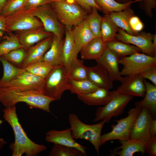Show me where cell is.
I'll use <instances>...</instances> for the list:
<instances>
[{"label": "cell", "mask_w": 156, "mask_h": 156, "mask_svg": "<svg viewBox=\"0 0 156 156\" xmlns=\"http://www.w3.org/2000/svg\"><path fill=\"white\" fill-rule=\"evenodd\" d=\"M3 112L4 119L11 126L14 134V142L10 145L12 156L24 154L36 156L46 149L45 146L35 143L28 137L19 122L16 106L5 107Z\"/></svg>", "instance_id": "obj_1"}, {"label": "cell", "mask_w": 156, "mask_h": 156, "mask_svg": "<svg viewBox=\"0 0 156 156\" xmlns=\"http://www.w3.org/2000/svg\"><path fill=\"white\" fill-rule=\"evenodd\" d=\"M88 79L99 88L109 90L113 88V81L107 70L101 65L88 67Z\"/></svg>", "instance_id": "obj_18"}, {"label": "cell", "mask_w": 156, "mask_h": 156, "mask_svg": "<svg viewBox=\"0 0 156 156\" xmlns=\"http://www.w3.org/2000/svg\"><path fill=\"white\" fill-rule=\"evenodd\" d=\"M144 79L139 74L126 76L116 90L122 94L144 97L146 92Z\"/></svg>", "instance_id": "obj_14"}, {"label": "cell", "mask_w": 156, "mask_h": 156, "mask_svg": "<svg viewBox=\"0 0 156 156\" xmlns=\"http://www.w3.org/2000/svg\"><path fill=\"white\" fill-rule=\"evenodd\" d=\"M152 116L147 108L141 109L133 125L129 138L140 140L144 144L151 137L149 127Z\"/></svg>", "instance_id": "obj_13"}, {"label": "cell", "mask_w": 156, "mask_h": 156, "mask_svg": "<svg viewBox=\"0 0 156 156\" xmlns=\"http://www.w3.org/2000/svg\"><path fill=\"white\" fill-rule=\"evenodd\" d=\"M60 22L65 29L73 26L85 18L88 12L73 0L53 1L50 3Z\"/></svg>", "instance_id": "obj_4"}, {"label": "cell", "mask_w": 156, "mask_h": 156, "mask_svg": "<svg viewBox=\"0 0 156 156\" xmlns=\"http://www.w3.org/2000/svg\"><path fill=\"white\" fill-rule=\"evenodd\" d=\"M119 63L123 66L121 76L135 75L156 66V57L137 53L120 58Z\"/></svg>", "instance_id": "obj_7"}, {"label": "cell", "mask_w": 156, "mask_h": 156, "mask_svg": "<svg viewBox=\"0 0 156 156\" xmlns=\"http://www.w3.org/2000/svg\"><path fill=\"white\" fill-rule=\"evenodd\" d=\"M145 150L149 155H156V135L151 137L145 144Z\"/></svg>", "instance_id": "obj_43"}, {"label": "cell", "mask_w": 156, "mask_h": 156, "mask_svg": "<svg viewBox=\"0 0 156 156\" xmlns=\"http://www.w3.org/2000/svg\"><path fill=\"white\" fill-rule=\"evenodd\" d=\"M99 88L88 79L78 80L68 79L66 85V90L77 95L90 93Z\"/></svg>", "instance_id": "obj_29"}, {"label": "cell", "mask_w": 156, "mask_h": 156, "mask_svg": "<svg viewBox=\"0 0 156 156\" xmlns=\"http://www.w3.org/2000/svg\"><path fill=\"white\" fill-rule=\"evenodd\" d=\"M51 0H25V8L28 9H34L52 2Z\"/></svg>", "instance_id": "obj_44"}, {"label": "cell", "mask_w": 156, "mask_h": 156, "mask_svg": "<svg viewBox=\"0 0 156 156\" xmlns=\"http://www.w3.org/2000/svg\"><path fill=\"white\" fill-rule=\"evenodd\" d=\"M149 132L151 137L156 135V119L151 120L150 127Z\"/></svg>", "instance_id": "obj_46"}, {"label": "cell", "mask_w": 156, "mask_h": 156, "mask_svg": "<svg viewBox=\"0 0 156 156\" xmlns=\"http://www.w3.org/2000/svg\"><path fill=\"white\" fill-rule=\"evenodd\" d=\"M72 30L65 29V36L62 48V64L68 72L74 58L77 56Z\"/></svg>", "instance_id": "obj_26"}, {"label": "cell", "mask_w": 156, "mask_h": 156, "mask_svg": "<svg viewBox=\"0 0 156 156\" xmlns=\"http://www.w3.org/2000/svg\"><path fill=\"white\" fill-rule=\"evenodd\" d=\"M4 32L2 31H0V37L1 38L3 36Z\"/></svg>", "instance_id": "obj_52"}, {"label": "cell", "mask_w": 156, "mask_h": 156, "mask_svg": "<svg viewBox=\"0 0 156 156\" xmlns=\"http://www.w3.org/2000/svg\"><path fill=\"white\" fill-rule=\"evenodd\" d=\"M68 78L75 80H83L88 79V67L83 64V61L75 57L67 72Z\"/></svg>", "instance_id": "obj_31"}, {"label": "cell", "mask_w": 156, "mask_h": 156, "mask_svg": "<svg viewBox=\"0 0 156 156\" xmlns=\"http://www.w3.org/2000/svg\"><path fill=\"white\" fill-rule=\"evenodd\" d=\"M139 5L140 8L144 11L147 16L152 17V11L156 7V0H141L139 2Z\"/></svg>", "instance_id": "obj_40"}, {"label": "cell", "mask_w": 156, "mask_h": 156, "mask_svg": "<svg viewBox=\"0 0 156 156\" xmlns=\"http://www.w3.org/2000/svg\"><path fill=\"white\" fill-rule=\"evenodd\" d=\"M119 28L109 14H105L103 17L101 25V38L105 42L116 40Z\"/></svg>", "instance_id": "obj_30"}, {"label": "cell", "mask_w": 156, "mask_h": 156, "mask_svg": "<svg viewBox=\"0 0 156 156\" xmlns=\"http://www.w3.org/2000/svg\"><path fill=\"white\" fill-rule=\"evenodd\" d=\"M1 37H0V41H1Z\"/></svg>", "instance_id": "obj_54"}, {"label": "cell", "mask_w": 156, "mask_h": 156, "mask_svg": "<svg viewBox=\"0 0 156 156\" xmlns=\"http://www.w3.org/2000/svg\"><path fill=\"white\" fill-rule=\"evenodd\" d=\"M133 0H116L118 2L120 3H127L131 2Z\"/></svg>", "instance_id": "obj_50"}, {"label": "cell", "mask_w": 156, "mask_h": 156, "mask_svg": "<svg viewBox=\"0 0 156 156\" xmlns=\"http://www.w3.org/2000/svg\"><path fill=\"white\" fill-rule=\"evenodd\" d=\"M141 110L136 107L131 109L128 111L127 116L115 120L117 124L112 125V130L101 135L100 141L101 146L110 140L129 139L133 124Z\"/></svg>", "instance_id": "obj_8"}, {"label": "cell", "mask_w": 156, "mask_h": 156, "mask_svg": "<svg viewBox=\"0 0 156 156\" xmlns=\"http://www.w3.org/2000/svg\"><path fill=\"white\" fill-rule=\"evenodd\" d=\"M118 92L116 90L110 91L100 88L90 93L77 94V97L88 105L100 106L106 104Z\"/></svg>", "instance_id": "obj_16"}, {"label": "cell", "mask_w": 156, "mask_h": 156, "mask_svg": "<svg viewBox=\"0 0 156 156\" xmlns=\"http://www.w3.org/2000/svg\"><path fill=\"white\" fill-rule=\"evenodd\" d=\"M7 0H0V15H1L3 8Z\"/></svg>", "instance_id": "obj_49"}, {"label": "cell", "mask_w": 156, "mask_h": 156, "mask_svg": "<svg viewBox=\"0 0 156 156\" xmlns=\"http://www.w3.org/2000/svg\"><path fill=\"white\" fill-rule=\"evenodd\" d=\"M21 47H23L19 42L17 35L12 34L7 36L4 41L0 43V57L14 49Z\"/></svg>", "instance_id": "obj_38"}, {"label": "cell", "mask_w": 156, "mask_h": 156, "mask_svg": "<svg viewBox=\"0 0 156 156\" xmlns=\"http://www.w3.org/2000/svg\"><path fill=\"white\" fill-rule=\"evenodd\" d=\"M45 139L47 142L73 147L86 154V148L76 141L70 128L62 131L49 130L46 134Z\"/></svg>", "instance_id": "obj_15"}, {"label": "cell", "mask_w": 156, "mask_h": 156, "mask_svg": "<svg viewBox=\"0 0 156 156\" xmlns=\"http://www.w3.org/2000/svg\"><path fill=\"white\" fill-rule=\"evenodd\" d=\"M119 140L121 146L112 151L111 155L132 156L137 152H140L142 154L145 153V144L140 140L129 138Z\"/></svg>", "instance_id": "obj_23"}, {"label": "cell", "mask_w": 156, "mask_h": 156, "mask_svg": "<svg viewBox=\"0 0 156 156\" xmlns=\"http://www.w3.org/2000/svg\"><path fill=\"white\" fill-rule=\"evenodd\" d=\"M74 26L72 33L76 53L78 55L82 48L95 37L90 29L86 18Z\"/></svg>", "instance_id": "obj_21"}, {"label": "cell", "mask_w": 156, "mask_h": 156, "mask_svg": "<svg viewBox=\"0 0 156 156\" xmlns=\"http://www.w3.org/2000/svg\"><path fill=\"white\" fill-rule=\"evenodd\" d=\"M96 3L102 9L105 14H109L113 12L122 11L131 7L132 4L139 2L141 0H134L125 3H119L115 0H95Z\"/></svg>", "instance_id": "obj_32"}, {"label": "cell", "mask_w": 156, "mask_h": 156, "mask_svg": "<svg viewBox=\"0 0 156 156\" xmlns=\"http://www.w3.org/2000/svg\"><path fill=\"white\" fill-rule=\"evenodd\" d=\"M102 18L103 17L98 13V9L95 8H93L85 18L90 29L95 37H101Z\"/></svg>", "instance_id": "obj_34"}, {"label": "cell", "mask_w": 156, "mask_h": 156, "mask_svg": "<svg viewBox=\"0 0 156 156\" xmlns=\"http://www.w3.org/2000/svg\"><path fill=\"white\" fill-rule=\"evenodd\" d=\"M68 79L67 71L63 64L54 66L44 79L42 94L55 101L60 100L66 90Z\"/></svg>", "instance_id": "obj_5"}, {"label": "cell", "mask_w": 156, "mask_h": 156, "mask_svg": "<svg viewBox=\"0 0 156 156\" xmlns=\"http://www.w3.org/2000/svg\"><path fill=\"white\" fill-rule=\"evenodd\" d=\"M105 48L116 53L120 59L142 51L139 47L127 44L116 39L105 42Z\"/></svg>", "instance_id": "obj_28"}, {"label": "cell", "mask_w": 156, "mask_h": 156, "mask_svg": "<svg viewBox=\"0 0 156 156\" xmlns=\"http://www.w3.org/2000/svg\"><path fill=\"white\" fill-rule=\"evenodd\" d=\"M4 122V121L0 119V125H1ZM6 144L7 142L3 138H0V150Z\"/></svg>", "instance_id": "obj_48"}, {"label": "cell", "mask_w": 156, "mask_h": 156, "mask_svg": "<svg viewBox=\"0 0 156 156\" xmlns=\"http://www.w3.org/2000/svg\"><path fill=\"white\" fill-rule=\"evenodd\" d=\"M68 120L74 139L89 141L93 145L99 155L101 131L105 121L101 120L95 124L88 125L82 122L78 116L74 113L69 114Z\"/></svg>", "instance_id": "obj_3"}, {"label": "cell", "mask_w": 156, "mask_h": 156, "mask_svg": "<svg viewBox=\"0 0 156 156\" xmlns=\"http://www.w3.org/2000/svg\"><path fill=\"white\" fill-rule=\"evenodd\" d=\"M54 67L42 60L31 64L24 68L31 74L45 79Z\"/></svg>", "instance_id": "obj_35"}, {"label": "cell", "mask_w": 156, "mask_h": 156, "mask_svg": "<svg viewBox=\"0 0 156 156\" xmlns=\"http://www.w3.org/2000/svg\"><path fill=\"white\" fill-rule=\"evenodd\" d=\"M133 97L118 92L106 104L97 108L93 121L97 122L103 120L106 123L109 122L112 117L118 116L123 113Z\"/></svg>", "instance_id": "obj_9"}, {"label": "cell", "mask_w": 156, "mask_h": 156, "mask_svg": "<svg viewBox=\"0 0 156 156\" xmlns=\"http://www.w3.org/2000/svg\"><path fill=\"white\" fill-rule=\"evenodd\" d=\"M105 49V42L101 37H95L81 49L79 52L81 58L96 61L101 57Z\"/></svg>", "instance_id": "obj_22"}, {"label": "cell", "mask_w": 156, "mask_h": 156, "mask_svg": "<svg viewBox=\"0 0 156 156\" xmlns=\"http://www.w3.org/2000/svg\"><path fill=\"white\" fill-rule=\"evenodd\" d=\"M129 24L133 31L137 34L143 30L144 25L139 18L135 15L130 18Z\"/></svg>", "instance_id": "obj_42"}, {"label": "cell", "mask_w": 156, "mask_h": 156, "mask_svg": "<svg viewBox=\"0 0 156 156\" xmlns=\"http://www.w3.org/2000/svg\"><path fill=\"white\" fill-rule=\"evenodd\" d=\"M119 59L116 53L105 49L101 57L96 61L97 64L106 68L113 81H117L121 82L123 77L120 74L119 69Z\"/></svg>", "instance_id": "obj_17"}, {"label": "cell", "mask_w": 156, "mask_h": 156, "mask_svg": "<svg viewBox=\"0 0 156 156\" xmlns=\"http://www.w3.org/2000/svg\"><path fill=\"white\" fill-rule=\"evenodd\" d=\"M33 13L41 21L47 31L63 38L65 33V27L59 20L50 3L34 9Z\"/></svg>", "instance_id": "obj_10"}, {"label": "cell", "mask_w": 156, "mask_h": 156, "mask_svg": "<svg viewBox=\"0 0 156 156\" xmlns=\"http://www.w3.org/2000/svg\"><path fill=\"white\" fill-rule=\"evenodd\" d=\"M34 9L24 8L6 17L5 32H18L43 27L41 21L34 15Z\"/></svg>", "instance_id": "obj_6"}, {"label": "cell", "mask_w": 156, "mask_h": 156, "mask_svg": "<svg viewBox=\"0 0 156 156\" xmlns=\"http://www.w3.org/2000/svg\"><path fill=\"white\" fill-rule=\"evenodd\" d=\"M53 36L39 42L27 50V56L21 68H24L31 64L42 61L44 54L51 46Z\"/></svg>", "instance_id": "obj_20"}, {"label": "cell", "mask_w": 156, "mask_h": 156, "mask_svg": "<svg viewBox=\"0 0 156 156\" xmlns=\"http://www.w3.org/2000/svg\"><path fill=\"white\" fill-rule=\"evenodd\" d=\"M134 15V11L131 7L122 11L113 12L109 14L112 20L119 28L130 35H136L137 34L131 29L129 24L130 18Z\"/></svg>", "instance_id": "obj_27"}, {"label": "cell", "mask_w": 156, "mask_h": 156, "mask_svg": "<svg viewBox=\"0 0 156 156\" xmlns=\"http://www.w3.org/2000/svg\"><path fill=\"white\" fill-rule=\"evenodd\" d=\"M17 32L20 44L27 50L35 44L53 35L47 31L43 27Z\"/></svg>", "instance_id": "obj_19"}, {"label": "cell", "mask_w": 156, "mask_h": 156, "mask_svg": "<svg viewBox=\"0 0 156 156\" xmlns=\"http://www.w3.org/2000/svg\"><path fill=\"white\" fill-rule=\"evenodd\" d=\"M139 75L144 79H148L153 85L156 86V66L150 68Z\"/></svg>", "instance_id": "obj_45"}, {"label": "cell", "mask_w": 156, "mask_h": 156, "mask_svg": "<svg viewBox=\"0 0 156 156\" xmlns=\"http://www.w3.org/2000/svg\"><path fill=\"white\" fill-rule=\"evenodd\" d=\"M25 0H7L1 15L6 17L25 8Z\"/></svg>", "instance_id": "obj_39"}, {"label": "cell", "mask_w": 156, "mask_h": 156, "mask_svg": "<svg viewBox=\"0 0 156 156\" xmlns=\"http://www.w3.org/2000/svg\"><path fill=\"white\" fill-rule=\"evenodd\" d=\"M6 27V18L0 15V31L5 32Z\"/></svg>", "instance_id": "obj_47"}, {"label": "cell", "mask_w": 156, "mask_h": 156, "mask_svg": "<svg viewBox=\"0 0 156 156\" xmlns=\"http://www.w3.org/2000/svg\"><path fill=\"white\" fill-rule=\"evenodd\" d=\"M44 78L25 70L0 87L37 91L42 94Z\"/></svg>", "instance_id": "obj_12"}, {"label": "cell", "mask_w": 156, "mask_h": 156, "mask_svg": "<svg viewBox=\"0 0 156 156\" xmlns=\"http://www.w3.org/2000/svg\"><path fill=\"white\" fill-rule=\"evenodd\" d=\"M26 50L23 47L18 48L12 50L1 57L15 65L21 67L27 56Z\"/></svg>", "instance_id": "obj_37"}, {"label": "cell", "mask_w": 156, "mask_h": 156, "mask_svg": "<svg viewBox=\"0 0 156 156\" xmlns=\"http://www.w3.org/2000/svg\"><path fill=\"white\" fill-rule=\"evenodd\" d=\"M63 38L53 35L51 46L44 54L42 60L55 66L62 64Z\"/></svg>", "instance_id": "obj_24"}, {"label": "cell", "mask_w": 156, "mask_h": 156, "mask_svg": "<svg viewBox=\"0 0 156 156\" xmlns=\"http://www.w3.org/2000/svg\"><path fill=\"white\" fill-rule=\"evenodd\" d=\"M66 0H51L52 1H65Z\"/></svg>", "instance_id": "obj_53"}, {"label": "cell", "mask_w": 156, "mask_h": 156, "mask_svg": "<svg viewBox=\"0 0 156 156\" xmlns=\"http://www.w3.org/2000/svg\"><path fill=\"white\" fill-rule=\"evenodd\" d=\"M49 156H85L86 154L75 148L54 144Z\"/></svg>", "instance_id": "obj_36"}, {"label": "cell", "mask_w": 156, "mask_h": 156, "mask_svg": "<svg viewBox=\"0 0 156 156\" xmlns=\"http://www.w3.org/2000/svg\"><path fill=\"white\" fill-rule=\"evenodd\" d=\"M144 82L146 89L145 95L142 100L135 103V107L141 109H148L152 116L155 117L156 114V86L145 79Z\"/></svg>", "instance_id": "obj_25"}, {"label": "cell", "mask_w": 156, "mask_h": 156, "mask_svg": "<svg viewBox=\"0 0 156 156\" xmlns=\"http://www.w3.org/2000/svg\"><path fill=\"white\" fill-rule=\"evenodd\" d=\"M0 62L3 68V74L0 79V87L18 76L25 70L18 67L10 62L0 57Z\"/></svg>", "instance_id": "obj_33"}, {"label": "cell", "mask_w": 156, "mask_h": 156, "mask_svg": "<svg viewBox=\"0 0 156 156\" xmlns=\"http://www.w3.org/2000/svg\"><path fill=\"white\" fill-rule=\"evenodd\" d=\"M83 9L89 13L94 8L102 11L101 8L96 3L95 0H73Z\"/></svg>", "instance_id": "obj_41"}, {"label": "cell", "mask_w": 156, "mask_h": 156, "mask_svg": "<svg viewBox=\"0 0 156 156\" xmlns=\"http://www.w3.org/2000/svg\"><path fill=\"white\" fill-rule=\"evenodd\" d=\"M54 101L53 99L37 91L0 87V102L5 107L24 102L31 109H39L50 113V105Z\"/></svg>", "instance_id": "obj_2"}, {"label": "cell", "mask_w": 156, "mask_h": 156, "mask_svg": "<svg viewBox=\"0 0 156 156\" xmlns=\"http://www.w3.org/2000/svg\"><path fill=\"white\" fill-rule=\"evenodd\" d=\"M153 43L154 47L156 49V35L154 34L153 39Z\"/></svg>", "instance_id": "obj_51"}, {"label": "cell", "mask_w": 156, "mask_h": 156, "mask_svg": "<svg viewBox=\"0 0 156 156\" xmlns=\"http://www.w3.org/2000/svg\"><path fill=\"white\" fill-rule=\"evenodd\" d=\"M154 35L150 33L141 31L137 35H132L119 28L116 39L124 43L132 44L139 47L144 53L152 57H156V49L153 43Z\"/></svg>", "instance_id": "obj_11"}]
</instances>
